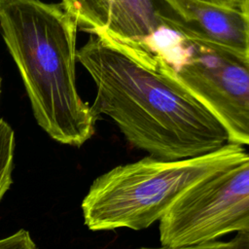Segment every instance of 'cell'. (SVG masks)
I'll use <instances>...</instances> for the list:
<instances>
[{"label":"cell","mask_w":249,"mask_h":249,"mask_svg":"<svg viewBox=\"0 0 249 249\" xmlns=\"http://www.w3.org/2000/svg\"><path fill=\"white\" fill-rule=\"evenodd\" d=\"M76 59L95 84L94 114L112 119L149 156L188 159L230 143L213 114L144 43L90 35Z\"/></svg>","instance_id":"obj_1"},{"label":"cell","mask_w":249,"mask_h":249,"mask_svg":"<svg viewBox=\"0 0 249 249\" xmlns=\"http://www.w3.org/2000/svg\"><path fill=\"white\" fill-rule=\"evenodd\" d=\"M0 29L37 124L55 141L82 146L94 134L97 116L76 88L74 18L61 3L0 0Z\"/></svg>","instance_id":"obj_2"},{"label":"cell","mask_w":249,"mask_h":249,"mask_svg":"<svg viewBox=\"0 0 249 249\" xmlns=\"http://www.w3.org/2000/svg\"><path fill=\"white\" fill-rule=\"evenodd\" d=\"M247 155L241 145L228 143L194 158L165 160L148 156L118 165L90 185L82 201L85 225L93 231L147 229L160 222L196 184Z\"/></svg>","instance_id":"obj_3"},{"label":"cell","mask_w":249,"mask_h":249,"mask_svg":"<svg viewBox=\"0 0 249 249\" xmlns=\"http://www.w3.org/2000/svg\"><path fill=\"white\" fill-rule=\"evenodd\" d=\"M147 46L213 114L230 143L249 146V60L245 53L212 42L166 17Z\"/></svg>","instance_id":"obj_4"},{"label":"cell","mask_w":249,"mask_h":249,"mask_svg":"<svg viewBox=\"0 0 249 249\" xmlns=\"http://www.w3.org/2000/svg\"><path fill=\"white\" fill-rule=\"evenodd\" d=\"M249 231V154L187 191L160 221L162 245H187Z\"/></svg>","instance_id":"obj_5"},{"label":"cell","mask_w":249,"mask_h":249,"mask_svg":"<svg viewBox=\"0 0 249 249\" xmlns=\"http://www.w3.org/2000/svg\"><path fill=\"white\" fill-rule=\"evenodd\" d=\"M79 30L90 35L144 43L165 25L156 0H61Z\"/></svg>","instance_id":"obj_6"},{"label":"cell","mask_w":249,"mask_h":249,"mask_svg":"<svg viewBox=\"0 0 249 249\" xmlns=\"http://www.w3.org/2000/svg\"><path fill=\"white\" fill-rule=\"evenodd\" d=\"M185 25L202 37L236 52L248 50L245 18L240 9L201 0H161Z\"/></svg>","instance_id":"obj_7"},{"label":"cell","mask_w":249,"mask_h":249,"mask_svg":"<svg viewBox=\"0 0 249 249\" xmlns=\"http://www.w3.org/2000/svg\"><path fill=\"white\" fill-rule=\"evenodd\" d=\"M16 136L12 126L0 118V200L12 183Z\"/></svg>","instance_id":"obj_8"},{"label":"cell","mask_w":249,"mask_h":249,"mask_svg":"<svg viewBox=\"0 0 249 249\" xmlns=\"http://www.w3.org/2000/svg\"><path fill=\"white\" fill-rule=\"evenodd\" d=\"M242 233L239 232L233 238L228 241H209L203 243H196V244H187V245H162L156 248L142 247L139 249H236L240 240Z\"/></svg>","instance_id":"obj_9"},{"label":"cell","mask_w":249,"mask_h":249,"mask_svg":"<svg viewBox=\"0 0 249 249\" xmlns=\"http://www.w3.org/2000/svg\"><path fill=\"white\" fill-rule=\"evenodd\" d=\"M0 249H38L31 234L26 230H19L15 233L0 238Z\"/></svg>","instance_id":"obj_10"},{"label":"cell","mask_w":249,"mask_h":249,"mask_svg":"<svg viewBox=\"0 0 249 249\" xmlns=\"http://www.w3.org/2000/svg\"><path fill=\"white\" fill-rule=\"evenodd\" d=\"M201 1H205L208 3L220 5V6L230 7V8H236L240 10L243 3V0H201Z\"/></svg>","instance_id":"obj_11"},{"label":"cell","mask_w":249,"mask_h":249,"mask_svg":"<svg viewBox=\"0 0 249 249\" xmlns=\"http://www.w3.org/2000/svg\"><path fill=\"white\" fill-rule=\"evenodd\" d=\"M241 11L245 18L246 26H247V34H248V50H247V52H249V0H243L242 6H241Z\"/></svg>","instance_id":"obj_12"},{"label":"cell","mask_w":249,"mask_h":249,"mask_svg":"<svg viewBox=\"0 0 249 249\" xmlns=\"http://www.w3.org/2000/svg\"><path fill=\"white\" fill-rule=\"evenodd\" d=\"M241 240L236 249H249V233L248 232H241Z\"/></svg>","instance_id":"obj_13"},{"label":"cell","mask_w":249,"mask_h":249,"mask_svg":"<svg viewBox=\"0 0 249 249\" xmlns=\"http://www.w3.org/2000/svg\"><path fill=\"white\" fill-rule=\"evenodd\" d=\"M1 83H2V80H1V77H0V97H1Z\"/></svg>","instance_id":"obj_14"},{"label":"cell","mask_w":249,"mask_h":249,"mask_svg":"<svg viewBox=\"0 0 249 249\" xmlns=\"http://www.w3.org/2000/svg\"><path fill=\"white\" fill-rule=\"evenodd\" d=\"M246 57H247V59L249 60V52H247V53H246Z\"/></svg>","instance_id":"obj_15"},{"label":"cell","mask_w":249,"mask_h":249,"mask_svg":"<svg viewBox=\"0 0 249 249\" xmlns=\"http://www.w3.org/2000/svg\"><path fill=\"white\" fill-rule=\"evenodd\" d=\"M248 233H249V231H248Z\"/></svg>","instance_id":"obj_16"}]
</instances>
